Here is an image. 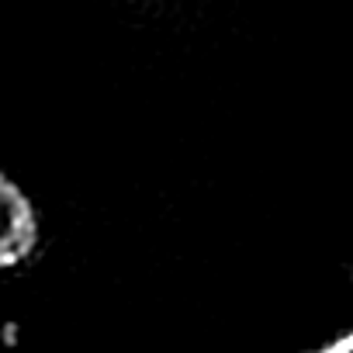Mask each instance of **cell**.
<instances>
[{
  "mask_svg": "<svg viewBox=\"0 0 353 353\" xmlns=\"http://www.w3.org/2000/svg\"><path fill=\"white\" fill-rule=\"evenodd\" d=\"M39 239V222L28 198L0 173V267L21 263Z\"/></svg>",
  "mask_w": 353,
  "mask_h": 353,
  "instance_id": "obj_1",
  "label": "cell"
},
{
  "mask_svg": "<svg viewBox=\"0 0 353 353\" xmlns=\"http://www.w3.org/2000/svg\"><path fill=\"white\" fill-rule=\"evenodd\" d=\"M319 353H353V332L343 336V339H336L332 346H325V350H319Z\"/></svg>",
  "mask_w": 353,
  "mask_h": 353,
  "instance_id": "obj_2",
  "label": "cell"
}]
</instances>
